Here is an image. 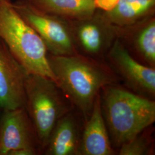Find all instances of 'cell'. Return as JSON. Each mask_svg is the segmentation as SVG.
<instances>
[{"label": "cell", "mask_w": 155, "mask_h": 155, "mask_svg": "<svg viewBox=\"0 0 155 155\" xmlns=\"http://www.w3.org/2000/svg\"><path fill=\"white\" fill-rule=\"evenodd\" d=\"M113 148L102 113L100 93L97 96L93 110L85 121L79 149V155H113Z\"/></svg>", "instance_id": "12"}, {"label": "cell", "mask_w": 155, "mask_h": 155, "mask_svg": "<svg viewBox=\"0 0 155 155\" xmlns=\"http://www.w3.org/2000/svg\"><path fill=\"white\" fill-rule=\"evenodd\" d=\"M102 115L115 150L155 121V101L120 84L106 86L100 91Z\"/></svg>", "instance_id": "2"}, {"label": "cell", "mask_w": 155, "mask_h": 155, "mask_svg": "<svg viewBox=\"0 0 155 155\" xmlns=\"http://www.w3.org/2000/svg\"><path fill=\"white\" fill-rule=\"evenodd\" d=\"M105 61L124 87L135 94L155 100V68L135 59L118 39L107 54Z\"/></svg>", "instance_id": "8"}, {"label": "cell", "mask_w": 155, "mask_h": 155, "mask_svg": "<svg viewBox=\"0 0 155 155\" xmlns=\"http://www.w3.org/2000/svg\"><path fill=\"white\" fill-rule=\"evenodd\" d=\"M120 0H94L97 9L107 13L114 10Z\"/></svg>", "instance_id": "16"}, {"label": "cell", "mask_w": 155, "mask_h": 155, "mask_svg": "<svg viewBox=\"0 0 155 155\" xmlns=\"http://www.w3.org/2000/svg\"><path fill=\"white\" fill-rule=\"evenodd\" d=\"M48 62L55 81L72 105L81 111L86 121L94 101L104 87L120 84L105 61L81 54L55 56L48 53Z\"/></svg>", "instance_id": "1"}, {"label": "cell", "mask_w": 155, "mask_h": 155, "mask_svg": "<svg viewBox=\"0 0 155 155\" xmlns=\"http://www.w3.org/2000/svg\"><path fill=\"white\" fill-rule=\"evenodd\" d=\"M40 11L68 21L91 16L97 10L94 0H27Z\"/></svg>", "instance_id": "13"}, {"label": "cell", "mask_w": 155, "mask_h": 155, "mask_svg": "<svg viewBox=\"0 0 155 155\" xmlns=\"http://www.w3.org/2000/svg\"><path fill=\"white\" fill-rule=\"evenodd\" d=\"M154 127L153 125L144 129L117 150L119 155H155Z\"/></svg>", "instance_id": "15"}, {"label": "cell", "mask_w": 155, "mask_h": 155, "mask_svg": "<svg viewBox=\"0 0 155 155\" xmlns=\"http://www.w3.org/2000/svg\"><path fill=\"white\" fill-rule=\"evenodd\" d=\"M116 26L117 39L129 53L145 66L155 68V15Z\"/></svg>", "instance_id": "10"}, {"label": "cell", "mask_w": 155, "mask_h": 155, "mask_svg": "<svg viewBox=\"0 0 155 155\" xmlns=\"http://www.w3.org/2000/svg\"><path fill=\"white\" fill-rule=\"evenodd\" d=\"M41 154L38 137L25 107L3 110L0 117V155Z\"/></svg>", "instance_id": "7"}, {"label": "cell", "mask_w": 155, "mask_h": 155, "mask_svg": "<svg viewBox=\"0 0 155 155\" xmlns=\"http://www.w3.org/2000/svg\"><path fill=\"white\" fill-rule=\"evenodd\" d=\"M27 72L0 39V107H25V78Z\"/></svg>", "instance_id": "9"}, {"label": "cell", "mask_w": 155, "mask_h": 155, "mask_svg": "<svg viewBox=\"0 0 155 155\" xmlns=\"http://www.w3.org/2000/svg\"><path fill=\"white\" fill-rule=\"evenodd\" d=\"M0 39L27 72L55 81L43 41L15 10L11 0H0Z\"/></svg>", "instance_id": "3"}, {"label": "cell", "mask_w": 155, "mask_h": 155, "mask_svg": "<svg viewBox=\"0 0 155 155\" xmlns=\"http://www.w3.org/2000/svg\"><path fill=\"white\" fill-rule=\"evenodd\" d=\"M70 24L78 54L106 62V55L117 38L116 26L102 12L97 9L91 16L70 21Z\"/></svg>", "instance_id": "6"}, {"label": "cell", "mask_w": 155, "mask_h": 155, "mask_svg": "<svg viewBox=\"0 0 155 155\" xmlns=\"http://www.w3.org/2000/svg\"><path fill=\"white\" fill-rule=\"evenodd\" d=\"M85 119L75 106L56 122L43 154L79 155Z\"/></svg>", "instance_id": "11"}, {"label": "cell", "mask_w": 155, "mask_h": 155, "mask_svg": "<svg viewBox=\"0 0 155 155\" xmlns=\"http://www.w3.org/2000/svg\"><path fill=\"white\" fill-rule=\"evenodd\" d=\"M12 3L22 19L39 35L48 54L55 56L77 54L70 21L40 11L27 0H16Z\"/></svg>", "instance_id": "5"}, {"label": "cell", "mask_w": 155, "mask_h": 155, "mask_svg": "<svg viewBox=\"0 0 155 155\" xmlns=\"http://www.w3.org/2000/svg\"><path fill=\"white\" fill-rule=\"evenodd\" d=\"M25 107L37 133L42 154L58 121L74 105L55 81L27 73Z\"/></svg>", "instance_id": "4"}, {"label": "cell", "mask_w": 155, "mask_h": 155, "mask_svg": "<svg viewBox=\"0 0 155 155\" xmlns=\"http://www.w3.org/2000/svg\"><path fill=\"white\" fill-rule=\"evenodd\" d=\"M102 13L113 25H127L155 15V0H120L114 10Z\"/></svg>", "instance_id": "14"}]
</instances>
